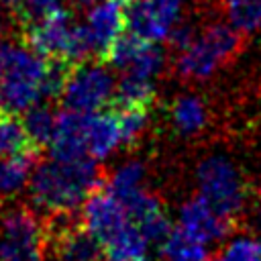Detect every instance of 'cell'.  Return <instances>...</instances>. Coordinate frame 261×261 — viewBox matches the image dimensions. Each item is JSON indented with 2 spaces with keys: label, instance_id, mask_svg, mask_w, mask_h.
Here are the masks:
<instances>
[{
  "label": "cell",
  "instance_id": "obj_1",
  "mask_svg": "<svg viewBox=\"0 0 261 261\" xmlns=\"http://www.w3.org/2000/svg\"><path fill=\"white\" fill-rule=\"evenodd\" d=\"M100 165L92 157H49L35 165L29 181V200L35 212H75L100 188Z\"/></svg>",
  "mask_w": 261,
  "mask_h": 261
},
{
  "label": "cell",
  "instance_id": "obj_2",
  "mask_svg": "<svg viewBox=\"0 0 261 261\" xmlns=\"http://www.w3.org/2000/svg\"><path fill=\"white\" fill-rule=\"evenodd\" d=\"M47 57L20 41H0V112L20 116L45 100Z\"/></svg>",
  "mask_w": 261,
  "mask_h": 261
},
{
  "label": "cell",
  "instance_id": "obj_3",
  "mask_svg": "<svg viewBox=\"0 0 261 261\" xmlns=\"http://www.w3.org/2000/svg\"><path fill=\"white\" fill-rule=\"evenodd\" d=\"M241 47V33L228 20H212L196 29L192 41L175 51L173 67L179 77L204 82L226 65Z\"/></svg>",
  "mask_w": 261,
  "mask_h": 261
},
{
  "label": "cell",
  "instance_id": "obj_4",
  "mask_svg": "<svg viewBox=\"0 0 261 261\" xmlns=\"http://www.w3.org/2000/svg\"><path fill=\"white\" fill-rule=\"evenodd\" d=\"M194 184L196 194L226 218L241 214L249 202V186L239 165L224 153L202 157L194 169Z\"/></svg>",
  "mask_w": 261,
  "mask_h": 261
},
{
  "label": "cell",
  "instance_id": "obj_5",
  "mask_svg": "<svg viewBox=\"0 0 261 261\" xmlns=\"http://www.w3.org/2000/svg\"><path fill=\"white\" fill-rule=\"evenodd\" d=\"M27 39L31 47L51 59L80 63L92 55L82 22H77L65 8L29 22Z\"/></svg>",
  "mask_w": 261,
  "mask_h": 261
},
{
  "label": "cell",
  "instance_id": "obj_6",
  "mask_svg": "<svg viewBox=\"0 0 261 261\" xmlns=\"http://www.w3.org/2000/svg\"><path fill=\"white\" fill-rule=\"evenodd\" d=\"M116 96V75L112 67L98 61H80L69 67L59 94L63 108L75 112H100Z\"/></svg>",
  "mask_w": 261,
  "mask_h": 261
},
{
  "label": "cell",
  "instance_id": "obj_7",
  "mask_svg": "<svg viewBox=\"0 0 261 261\" xmlns=\"http://www.w3.org/2000/svg\"><path fill=\"white\" fill-rule=\"evenodd\" d=\"M45 226L37 212L24 206L4 208L0 214V261H41Z\"/></svg>",
  "mask_w": 261,
  "mask_h": 261
},
{
  "label": "cell",
  "instance_id": "obj_8",
  "mask_svg": "<svg viewBox=\"0 0 261 261\" xmlns=\"http://www.w3.org/2000/svg\"><path fill=\"white\" fill-rule=\"evenodd\" d=\"M181 8L175 0H124L126 29L151 43L167 41L181 20Z\"/></svg>",
  "mask_w": 261,
  "mask_h": 261
},
{
  "label": "cell",
  "instance_id": "obj_9",
  "mask_svg": "<svg viewBox=\"0 0 261 261\" xmlns=\"http://www.w3.org/2000/svg\"><path fill=\"white\" fill-rule=\"evenodd\" d=\"M106 57L110 61V67L120 75H135L157 82V77L165 69V53L159 43L145 41L133 33H122L114 41Z\"/></svg>",
  "mask_w": 261,
  "mask_h": 261
},
{
  "label": "cell",
  "instance_id": "obj_10",
  "mask_svg": "<svg viewBox=\"0 0 261 261\" xmlns=\"http://www.w3.org/2000/svg\"><path fill=\"white\" fill-rule=\"evenodd\" d=\"M80 222L104 247L114 237H118L126 226H130L135 220L130 218L126 206L116 196H112L108 190L102 188V190H96L84 202Z\"/></svg>",
  "mask_w": 261,
  "mask_h": 261
},
{
  "label": "cell",
  "instance_id": "obj_11",
  "mask_svg": "<svg viewBox=\"0 0 261 261\" xmlns=\"http://www.w3.org/2000/svg\"><path fill=\"white\" fill-rule=\"evenodd\" d=\"M124 0H96L86 8L82 29L92 55L106 57L114 41L124 33Z\"/></svg>",
  "mask_w": 261,
  "mask_h": 261
},
{
  "label": "cell",
  "instance_id": "obj_12",
  "mask_svg": "<svg viewBox=\"0 0 261 261\" xmlns=\"http://www.w3.org/2000/svg\"><path fill=\"white\" fill-rule=\"evenodd\" d=\"M175 228L204 245H214L228 237L230 218L218 214L200 196H196L179 204L175 212Z\"/></svg>",
  "mask_w": 261,
  "mask_h": 261
},
{
  "label": "cell",
  "instance_id": "obj_13",
  "mask_svg": "<svg viewBox=\"0 0 261 261\" xmlns=\"http://www.w3.org/2000/svg\"><path fill=\"white\" fill-rule=\"evenodd\" d=\"M90 114L92 112H75L67 108L57 114L55 130L47 145L53 157H61V159L90 157L88 155Z\"/></svg>",
  "mask_w": 261,
  "mask_h": 261
},
{
  "label": "cell",
  "instance_id": "obj_14",
  "mask_svg": "<svg viewBox=\"0 0 261 261\" xmlns=\"http://www.w3.org/2000/svg\"><path fill=\"white\" fill-rule=\"evenodd\" d=\"M122 145L120 124L116 112H92L90 114V133H88V155L92 159L106 161Z\"/></svg>",
  "mask_w": 261,
  "mask_h": 261
},
{
  "label": "cell",
  "instance_id": "obj_15",
  "mask_svg": "<svg viewBox=\"0 0 261 261\" xmlns=\"http://www.w3.org/2000/svg\"><path fill=\"white\" fill-rule=\"evenodd\" d=\"M169 120L179 137H196L208 124V106L198 94H179L171 102Z\"/></svg>",
  "mask_w": 261,
  "mask_h": 261
},
{
  "label": "cell",
  "instance_id": "obj_16",
  "mask_svg": "<svg viewBox=\"0 0 261 261\" xmlns=\"http://www.w3.org/2000/svg\"><path fill=\"white\" fill-rule=\"evenodd\" d=\"M57 261H102L104 247L84 226H73L55 239Z\"/></svg>",
  "mask_w": 261,
  "mask_h": 261
},
{
  "label": "cell",
  "instance_id": "obj_17",
  "mask_svg": "<svg viewBox=\"0 0 261 261\" xmlns=\"http://www.w3.org/2000/svg\"><path fill=\"white\" fill-rule=\"evenodd\" d=\"M35 165L33 151L0 157V200L14 198L24 188H29Z\"/></svg>",
  "mask_w": 261,
  "mask_h": 261
},
{
  "label": "cell",
  "instance_id": "obj_18",
  "mask_svg": "<svg viewBox=\"0 0 261 261\" xmlns=\"http://www.w3.org/2000/svg\"><path fill=\"white\" fill-rule=\"evenodd\" d=\"M147 179V167L139 159H126L120 165L112 169V173L106 177L104 190H108L112 196H116L120 202H128L137 194H141Z\"/></svg>",
  "mask_w": 261,
  "mask_h": 261
},
{
  "label": "cell",
  "instance_id": "obj_19",
  "mask_svg": "<svg viewBox=\"0 0 261 261\" xmlns=\"http://www.w3.org/2000/svg\"><path fill=\"white\" fill-rule=\"evenodd\" d=\"M153 243L133 222L108 245H104V261H149Z\"/></svg>",
  "mask_w": 261,
  "mask_h": 261
},
{
  "label": "cell",
  "instance_id": "obj_20",
  "mask_svg": "<svg viewBox=\"0 0 261 261\" xmlns=\"http://www.w3.org/2000/svg\"><path fill=\"white\" fill-rule=\"evenodd\" d=\"M159 261H210L208 245L192 239L179 228H171L159 243Z\"/></svg>",
  "mask_w": 261,
  "mask_h": 261
},
{
  "label": "cell",
  "instance_id": "obj_21",
  "mask_svg": "<svg viewBox=\"0 0 261 261\" xmlns=\"http://www.w3.org/2000/svg\"><path fill=\"white\" fill-rule=\"evenodd\" d=\"M20 116H22L20 120H22V126L27 130L31 145L33 147L49 145L53 130H55V122H57V114L53 112V108L47 102H39L31 106L27 112H22Z\"/></svg>",
  "mask_w": 261,
  "mask_h": 261
},
{
  "label": "cell",
  "instance_id": "obj_22",
  "mask_svg": "<svg viewBox=\"0 0 261 261\" xmlns=\"http://www.w3.org/2000/svg\"><path fill=\"white\" fill-rule=\"evenodd\" d=\"M222 6L226 20L241 35L261 31V0H224Z\"/></svg>",
  "mask_w": 261,
  "mask_h": 261
},
{
  "label": "cell",
  "instance_id": "obj_23",
  "mask_svg": "<svg viewBox=\"0 0 261 261\" xmlns=\"http://www.w3.org/2000/svg\"><path fill=\"white\" fill-rule=\"evenodd\" d=\"M155 84L151 80L120 75L116 80V96L114 100L120 106H149L155 96Z\"/></svg>",
  "mask_w": 261,
  "mask_h": 261
},
{
  "label": "cell",
  "instance_id": "obj_24",
  "mask_svg": "<svg viewBox=\"0 0 261 261\" xmlns=\"http://www.w3.org/2000/svg\"><path fill=\"white\" fill-rule=\"evenodd\" d=\"M210 261H261V239L253 234H234L222 243Z\"/></svg>",
  "mask_w": 261,
  "mask_h": 261
},
{
  "label": "cell",
  "instance_id": "obj_25",
  "mask_svg": "<svg viewBox=\"0 0 261 261\" xmlns=\"http://www.w3.org/2000/svg\"><path fill=\"white\" fill-rule=\"evenodd\" d=\"M31 147L33 145L27 137L22 120L16 114L2 112L0 116V157L31 151Z\"/></svg>",
  "mask_w": 261,
  "mask_h": 261
},
{
  "label": "cell",
  "instance_id": "obj_26",
  "mask_svg": "<svg viewBox=\"0 0 261 261\" xmlns=\"http://www.w3.org/2000/svg\"><path fill=\"white\" fill-rule=\"evenodd\" d=\"M116 116L120 124L122 145H135L145 135L147 124H149L147 106H120Z\"/></svg>",
  "mask_w": 261,
  "mask_h": 261
},
{
  "label": "cell",
  "instance_id": "obj_27",
  "mask_svg": "<svg viewBox=\"0 0 261 261\" xmlns=\"http://www.w3.org/2000/svg\"><path fill=\"white\" fill-rule=\"evenodd\" d=\"M65 8V0H27L24 2V10H22V18L27 22H35L43 16H49L57 10Z\"/></svg>",
  "mask_w": 261,
  "mask_h": 261
},
{
  "label": "cell",
  "instance_id": "obj_28",
  "mask_svg": "<svg viewBox=\"0 0 261 261\" xmlns=\"http://www.w3.org/2000/svg\"><path fill=\"white\" fill-rule=\"evenodd\" d=\"M24 2L27 0H0V6L8 12V14H14V16H22V10H24Z\"/></svg>",
  "mask_w": 261,
  "mask_h": 261
},
{
  "label": "cell",
  "instance_id": "obj_29",
  "mask_svg": "<svg viewBox=\"0 0 261 261\" xmlns=\"http://www.w3.org/2000/svg\"><path fill=\"white\" fill-rule=\"evenodd\" d=\"M6 10L0 6V41L4 39V35H6V29H8V20H6Z\"/></svg>",
  "mask_w": 261,
  "mask_h": 261
},
{
  "label": "cell",
  "instance_id": "obj_30",
  "mask_svg": "<svg viewBox=\"0 0 261 261\" xmlns=\"http://www.w3.org/2000/svg\"><path fill=\"white\" fill-rule=\"evenodd\" d=\"M71 2H73L77 8H84V10H86V8H88L90 4H94L96 0H71Z\"/></svg>",
  "mask_w": 261,
  "mask_h": 261
}]
</instances>
